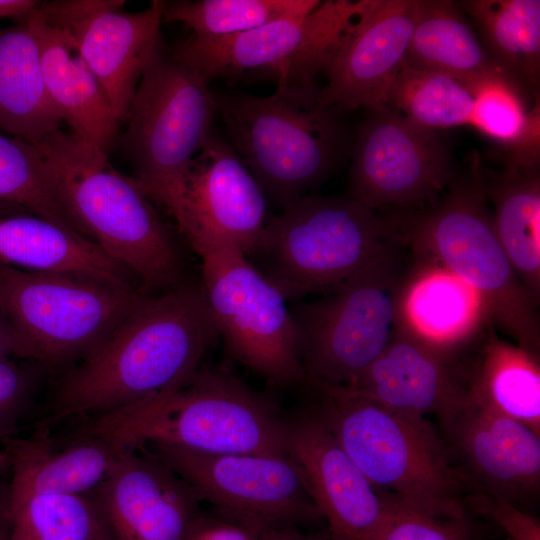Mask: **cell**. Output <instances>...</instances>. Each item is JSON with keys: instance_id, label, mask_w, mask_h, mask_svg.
<instances>
[{"instance_id": "6", "label": "cell", "mask_w": 540, "mask_h": 540, "mask_svg": "<svg viewBox=\"0 0 540 540\" xmlns=\"http://www.w3.org/2000/svg\"><path fill=\"white\" fill-rule=\"evenodd\" d=\"M311 409L380 495L436 514H463L461 479L432 424L346 386L308 384Z\"/></svg>"}, {"instance_id": "13", "label": "cell", "mask_w": 540, "mask_h": 540, "mask_svg": "<svg viewBox=\"0 0 540 540\" xmlns=\"http://www.w3.org/2000/svg\"><path fill=\"white\" fill-rule=\"evenodd\" d=\"M351 158L348 197L382 213L410 211L436 200L458 171L437 130L387 104L367 109Z\"/></svg>"}, {"instance_id": "19", "label": "cell", "mask_w": 540, "mask_h": 540, "mask_svg": "<svg viewBox=\"0 0 540 540\" xmlns=\"http://www.w3.org/2000/svg\"><path fill=\"white\" fill-rule=\"evenodd\" d=\"M287 451L332 540H376L386 503L312 410L289 420Z\"/></svg>"}, {"instance_id": "1", "label": "cell", "mask_w": 540, "mask_h": 540, "mask_svg": "<svg viewBox=\"0 0 540 540\" xmlns=\"http://www.w3.org/2000/svg\"><path fill=\"white\" fill-rule=\"evenodd\" d=\"M218 336L201 282L149 295L60 378L36 427L100 418L178 386Z\"/></svg>"}, {"instance_id": "43", "label": "cell", "mask_w": 540, "mask_h": 540, "mask_svg": "<svg viewBox=\"0 0 540 540\" xmlns=\"http://www.w3.org/2000/svg\"><path fill=\"white\" fill-rule=\"evenodd\" d=\"M262 540H323L299 533L293 526L266 528L262 530ZM332 540V539H331Z\"/></svg>"}, {"instance_id": "7", "label": "cell", "mask_w": 540, "mask_h": 540, "mask_svg": "<svg viewBox=\"0 0 540 540\" xmlns=\"http://www.w3.org/2000/svg\"><path fill=\"white\" fill-rule=\"evenodd\" d=\"M403 243L392 214L309 194L268 217L247 258L293 302L334 289Z\"/></svg>"}, {"instance_id": "2", "label": "cell", "mask_w": 540, "mask_h": 540, "mask_svg": "<svg viewBox=\"0 0 540 540\" xmlns=\"http://www.w3.org/2000/svg\"><path fill=\"white\" fill-rule=\"evenodd\" d=\"M36 146L67 214L85 238L140 280L143 293L161 294L186 282L176 241L134 177L62 128Z\"/></svg>"}, {"instance_id": "41", "label": "cell", "mask_w": 540, "mask_h": 540, "mask_svg": "<svg viewBox=\"0 0 540 540\" xmlns=\"http://www.w3.org/2000/svg\"><path fill=\"white\" fill-rule=\"evenodd\" d=\"M10 357L29 359L26 347L0 309V361Z\"/></svg>"}, {"instance_id": "30", "label": "cell", "mask_w": 540, "mask_h": 540, "mask_svg": "<svg viewBox=\"0 0 540 540\" xmlns=\"http://www.w3.org/2000/svg\"><path fill=\"white\" fill-rule=\"evenodd\" d=\"M496 67L530 99L539 100L540 1L458 2Z\"/></svg>"}, {"instance_id": "46", "label": "cell", "mask_w": 540, "mask_h": 540, "mask_svg": "<svg viewBox=\"0 0 540 540\" xmlns=\"http://www.w3.org/2000/svg\"><path fill=\"white\" fill-rule=\"evenodd\" d=\"M10 469V459L5 451H0V473Z\"/></svg>"}, {"instance_id": "14", "label": "cell", "mask_w": 540, "mask_h": 540, "mask_svg": "<svg viewBox=\"0 0 540 540\" xmlns=\"http://www.w3.org/2000/svg\"><path fill=\"white\" fill-rule=\"evenodd\" d=\"M146 445L221 515L262 530L320 518L289 456L214 454L162 441Z\"/></svg>"}, {"instance_id": "44", "label": "cell", "mask_w": 540, "mask_h": 540, "mask_svg": "<svg viewBox=\"0 0 540 540\" xmlns=\"http://www.w3.org/2000/svg\"><path fill=\"white\" fill-rule=\"evenodd\" d=\"M9 495V489L5 492L0 489V540H9Z\"/></svg>"}, {"instance_id": "3", "label": "cell", "mask_w": 540, "mask_h": 540, "mask_svg": "<svg viewBox=\"0 0 540 540\" xmlns=\"http://www.w3.org/2000/svg\"><path fill=\"white\" fill-rule=\"evenodd\" d=\"M481 165L473 152L440 197L393 215L413 255L433 260L469 285L492 327L540 356L539 302L521 283L496 235Z\"/></svg>"}, {"instance_id": "10", "label": "cell", "mask_w": 540, "mask_h": 540, "mask_svg": "<svg viewBox=\"0 0 540 540\" xmlns=\"http://www.w3.org/2000/svg\"><path fill=\"white\" fill-rule=\"evenodd\" d=\"M147 296L132 285L0 262V309L44 368L81 360Z\"/></svg>"}, {"instance_id": "31", "label": "cell", "mask_w": 540, "mask_h": 540, "mask_svg": "<svg viewBox=\"0 0 540 540\" xmlns=\"http://www.w3.org/2000/svg\"><path fill=\"white\" fill-rule=\"evenodd\" d=\"M474 97L471 124L504 153V167L540 163V102L530 99L504 74L468 88Z\"/></svg>"}, {"instance_id": "34", "label": "cell", "mask_w": 540, "mask_h": 540, "mask_svg": "<svg viewBox=\"0 0 540 540\" xmlns=\"http://www.w3.org/2000/svg\"><path fill=\"white\" fill-rule=\"evenodd\" d=\"M319 0H177L165 1L163 20L181 22L199 37L247 32L276 20L300 17Z\"/></svg>"}, {"instance_id": "22", "label": "cell", "mask_w": 540, "mask_h": 540, "mask_svg": "<svg viewBox=\"0 0 540 540\" xmlns=\"http://www.w3.org/2000/svg\"><path fill=\"white\" fill-rule=\"evenodd\" d=\"M489 324L469 285L433 260L412 254L398 296L396 328L460 353L473 347Z\"/></svg>"}, {"instance_id": "38", "label": "cell", "mask_w": 540, "mask_h": 540, "mask_svg": "<svg viewBox=\"0 0 540 540\" xmlns=\"http://www.w3.org/2000/svg\"><path fill=\"white\" fill-rule=\"evenodd\" d=\"M471 504L497 523L507 540H540L539 520L506 499L477 492L471 497Z\"/></svg>"}, {"instance_id": "5", "label": "cell", "mask_w": 540, "mask_h": 540, "mask_svg": "<svg viewBox=\"0 0 540 540\" xmlns=\"http://www.w3.org/2000/svg\"><path fill=\"white\" fill-rule=\"evenodd\" d=\"M315 83L268 96L214 92L231 145L266 200L284 209L319 187L348 148L342 113L321 104Z\"/></svg>"}, {"instance_id": "20", "label": "cell", "mask_w": 540, "mask_h": 540, "mask_svg": "<svg viewBox=\"0 0 540 540\" xmlns=\"http://www.w3.org/2000/svg\"><path fill=\"white\" fill-rule=\"evenodd\" d=\"M465 352L439 349L396 328L379 357L345 386L403 413L439 417L468 393Z\"/></svg>"}, {"instance_id": "24", "label": "cell", "mask_w": 540, "mask_h": 540, "mask_svg": "<svg viewBox=\"0 0 540 540\" xmlns=\"http://www.w3.org/2000/svg\"><path fill=\"white\" fill-rule=\"evenodd\" d=\"M23 20L35 28L46 89L62 121L109 155L118 145L119 122L71 34L48 27L34 11Z\"/></svg>"}, {"instance_id": "11", "label": "cell", "mask_w": 540, "mask_h": 540, "mask_svg": "<svg viewBox=\"0 0 540 540\" xmlns=\"http://www.w3.org/2000/svg\"><path fill=\"white\" fill-rule=\"evenodd\" d=\"M196 253L209 311L228 352L275 386L306 384L284 296L235 246L208 245Z\"/></svg>"}, {"instance_id": "33", "label": "cell", "mask_w": 540, "mask_h": 540, "mask_svg": "<svg viewBox=\"0 0 540 540\" xmlns=\"http://www.w3.org/2000/svg\"><path fill=\"white\" fill-rule=\"evenodd\" d=\"M9 540H104L86 494L9 496Z\"/></svg>"}, {"instance_id": "21", "label": "cell", "mask_w": 540, "mask_h": 540, "mask_svg": "<svg viewBox=\"0 0 540 540\" xmlns=\"http://www.w3.org/2000/svg\"><path fill=\"white\" fill-rule=\"evenodd\" d=\"M10 459V496L86 494L97 487L126 451L108 435L79 425L64 435L36 427L26 438L3 441Z\"/></svg>"}, {"instance_id": "17", "label": "cell", "mask_w": 540, "mask_h": 540, "mask_svg": "<svg viewBox=\"0 0 540 540\" xmlns=\"http://www.w3.org/2000/svg\"><path fill=\"white\" fill-rule=\"evenodd\" d=\"M450 457L477 492L519 502L538 494L540 435L467 395L439 417Z\"/></svg>"}, {"instance_id": "29", "label": "cell", "mask_w": 540, "mask_h": 540, "mask_svg": "<svg viewBox=\"0 0 540 540\" xmlns=\"http://www.w3.org/2000/svg\"><path fill=\"white\" fill-rule=\"evenodd\" d=\"M474 351L469 397L540 435V356L502 339L491 324Z\"/></svg>"}, {"instance_id": "8", "label": "cell", "mask_w": 540, "mask_h": 540, "mask_svg": "<svg viewBox=\"0 0 540 540\" xmlns=\"http://www.w3.org/2000/svg\"><path fill=\"white\" fill-rule=\"evenodd\" d=\"M214 92L160 39L133 96L117 148L145 194L171 215L185 174L212 131Z\"/></svg>"}, {"instance_id": "45", "label": "cell", "mask_w": 540, "mask_h": 540, "mask_svg": "<svg viewBox=\"0 0 540 540\" xmlns=\"http://www.w3.org/2000/svg\"><path fill=\"white\" fill-rule=\"evenodd\" d=\"M18 211H25V210H23L20 207L0 201V217L16 215L15 213Z\"/></svg>"}, {"instance_id": "28", "label": "cell", "mask_w": 540, "mask_h": 540, "mask_svg": "<svg viewBox=\"0 0 540 540\" xmlns=\"http://www.w3.org/2000/svg\"><path fill=\"white\" fill-rule=\"evenodd\" d=\"M403 62L449 75L467 89L502 73L458 2L451 0H417L414 29Z\"/></svg>"}, {"instance_id": "40", "label": "cell", "mask_w": 540, "mask_h": 540, "mask_svg": "<svg viewBox=\"0 0 540 540\" xmlns=\"http://www.w3.org/2000/svg\"><path fill=\"white\" fill-rule=\"evenodd\" d=\"M183 540H262V529L217 513H198L190 522Z\"/></svg>"}, {"instance_id": "42", "label": "cell", "mask_w": 540, "mask_h": 540, "mask_svg": "<svg viewBox=\"0 0 540 540\" xmlns=\"http://www.w3.org/2000/svg\"><path fill=\"white\" fill-rule=\"evenodd\" d=\"M40 1L35 0H0V20L11 18L17 23L34 11Z\"/></svg>"}, {"instance_id": "4", "label": "cell", "mask_w": 540, "mask_h": 540, "mask_svg": "<svg viewBox=\"0 0 540 540\" xmlns=\"http://www.w3.org/2000/svg\"><path fill=\"white\" fill-rule=\"evenodd\" d=\"M83 423L123 450L162 441L214 454L288 456L289 420L268 398L217 366H199L178 386Z\"/></svg>"}, {"instance_id": "36", "label": "cell", "mask_w": 540, "mask_h": 540, "mask_svg": "<svg viewBox=\"0 0 540 540\" xmlns=\"http://www.w3.org/2000/svg\"><path fill=\"white\" fill-rule=\"evenodd\" d=\"M383 497L386 513L376 540H475L466 513L436 514Z\"/></svg>"}, {"instance_id": "39", "label": "cell", "mask_w": 540, "mask_h": 540, "mask_svg": "<svg viewBox=\"0 0 540 540\" xmlns=\"http://www.w3.org/2000/svg\"><path fill=\"white\" fill-rule=\"evenodd\" d=\"M124 0L40 1L35 14L50 28L68 31L100 13L122 9Z\"/></svg>"}, {"instance_id": "15", "label": "cell", "mask_w": 540, "mask_h": 540, "mask_svg": "<svg viewBox=\"0 0 540 540\" xmlns=\"http://www.w3.org/2000/svg\"><path fill=\"white\" fill-rule=\"evenodd\" d=\"M266 207L261 188L231 143L212 130L185 174L171 216L195 252L226 244L247 257L268 220Z\"/></svg>"}, {"instance_id": "12", "label": "cell", "mask_w": 540, "mask_h": 540, "mask_svg": "<svg viewBox=\"0 0 540 540\" xmlns=\"http://www.w3.org/2000/svg\"><path fill=\"white\" fill-rule=\"evenodd\" d=\"M365 0H328L307 15L224 36L189 35L171 56L209 82L247 74L278 86L310 84L324 72L364 6Z\"/></svg>"}, {"instance_id": "18", "label": "cell", "mask_w": 540, "mask_h": 540, "mask_svg": "<svg viewBox=\"0 0 540 540\" xmlns=\"http://www.w3.org/2000/svg\"><path fill=\"white\" fill-rule=\"evenodd\" d=\"M417 0H365L324 73L322 105L340 113L386 104L414 29Z\"/></svg>"}, {"instance_id": "23", "label": "cell", "mask_w": 540, "mask_h": 540, "mask_svg": "<svg viewBox=\"0 0 540 540\" xmlns=\"http://www.w3.org/2000/svg\"><path fill=\"white\" fill-rule=\"evenodd\" d=\"M164 3L154 0L137 12L106 11L68 30L119 124L127 120L138 83L161 39Z\"/></svg>"}, {"instance_id": "32", "label": "cell", "mask_w": 540, "mask_h": 540, "mask_svg": "<svg viewBox=\"0 0 540 540\" xmlns=\"http://www.w3.org/2000/svg\"><path fill=\"white\" fill-rule=\"evenodd\" d=\"M386 104L414 123L439 131L470 125L474 97L449 75L403 62L388 90Z\"/></svg>"}, {"instance_id": "27", "label": "cell", "mask_w": 540, "mask_h": 540, "mask_svg": "<svg viewBox=\"0 0 540 540\" xmlns=\"http://www.w3.org/2000/svg\"><path fill=\"white\" fill-rule=\"evenodd\" d=\"M0 262L29 271L70 272L133 285L132 274L94 242L37 216L0 217Z\"/></svg>"}, {"instance_id": "35", "label": "cell", "mask_w": 540, "mask_h": 540, "mask_svg": "<svg viewBox=\"0 0 540 540\" xmlns=\"http://www.w3.org/2000/svg\"><path fill=\"white\" fill-rule=\"evenodd\" d=\"M0 201L84 237L60 204L39 148L3 133H0Z\"/></svg>"}, {"instance_id": "25", "label": "cell", "mask_w": 540, "mask_h": 540, "mask_svg": "<svg viewBox=\"0 0 540 540\" xmlns=\"http://www.w3.org/2000/svg\"><path fill=\"white\" fill-rule=\"evenodd\" d=\"M63 121L46 89L34 26L0 28V131L37 145Z\"/></svg>"}, {"instance_id": "16", "label": "cell", "mask_w": 540, "mask_h": 540, "mask_svg": "<svg viewBox=\"0 0 540 540\" xmlns=\"http://www.w3.org/2000/svg\"><path fill=\"white\" fill-rule=\"evenodd\" d=\"M86 495L104 540H183L201 512L194 490L144 444L126 449Z\"/></svg>"}, {"instance_id": "37", "label": "cell", "mask_w": 540, "mask_h": 540, "mask_svg": "<svg viewBox=\"0 0 540 540\" xmlns=\"http://www.w3.org/2000/svg\"><path fill=\"white\" fill-rule=\"evenodd\" d=\"M36 375L11 359L0 361V441L13 437L28 416Z\"/></svg>"}, {"instance_id": "9", "label": "cell", "mask_w": 540, "mask_h": 540, "mask_svg": "<svg viewBox=\"0 0 540 540\" xmlns=\"http://www.w3.org/2000/svg\"><path fill=\"white\" fill-rule=\"evenodd\" d=\"M407 251L403 243L322 298L291 302L306 385H348L384 351L411 265Z\"/></svg>"}, {"instance_id": "26", "label": "cell", "mask_w": 540, "mask_h": 540, "mask_svg": "<svg viewBox=\"0 0 540 540\" xmlns=\"http://www.w3.org/2000/svg\"><path fill=\"white\" fill-rule=\"evenodd\" d=\"M494 230L518 278L540 303V166L493 169L482 162Z\"/></svg>"}]
</instances>
